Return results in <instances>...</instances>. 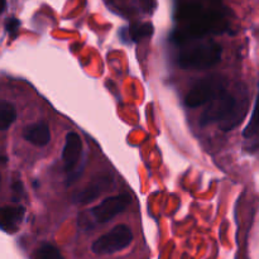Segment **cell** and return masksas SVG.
Segmentation results:
<instances>
[{
    "label": "cell",
    "mask_w": 259,
    "mask_h": 259,
    "mask_svg": "<svg viewBox=\"0 0 259 259\" xmlns=\"http://www.w3.org/2000/svg\"><path fill=\"white\" fill-rule=\"evenodd\" d=\"M200 116L201 125L218 123L224 132H230L242 123L248 110L247 96L234 95L225 86L211 100Z\"/></svg>",
    "instance_id": "1"
},
{
    "label": "cell",
    "mask_w": 259,
    "mask_h": 259,
    "mask_svg": "<svg viewBox=\"0 0 259 259\" xmlns=\"http://www.w3.org/2000/svg\"><path fill=\"white\" fill-rule=\"evenodd\" d=\"M222 46L218 43L206 42L186 43L180 52L179 65L189 70H206L219 63L222 58Z\"/></svg>",
    "instance_id": "2"
},
{
    "label": "cell",
    "mask_w": 259,
    "mask_h": 259,
    "mask_svg": "<svg viewBox=\"0 0 259 259\" xmlns=\"http://www.w3.org/2000/svg\"><path fill=\"white\" fill-rule=\"evenodd\" d=\"M133 240V233L126 225H118L113 228L110 232L101 235L100 238L93 243V250L95 254H113V253L120 252L131 245Z\"/></svg>",
    "instance_id": "3"
},
{
    "label": "cell",
    "mask_w": 259,
    "mask_h": 259,
    "mask_svg": "<svg viewBox=\"0 0 259 259\" xmlns=\"http://www.w3.org/2000/svg\"><path fill=\"white\" fill-rule=\"evenodd\" d=\"M227 86V80L222 76H209L195 83L186 95V105L190 108H199L209 103L220 90Z\"/></svg>",
    "instance_id": "4"
},
{
    "label": "cell",
    "mask_w": 259,
    "mask_h": 259,
    "mask_svg": "<svg viewBox=\"0 0 259 259\" xmlns=\"http://www.w3.org/2000/svg\"><path fill=\"white\" fill-rule=\"evenodd\" d=\"M129 202H131V197L125 194L108 197L96 205L94 209H91L90 215L96 223H106L124 211Z\"/></svg>",
    "instance_id": "5"
},
{
    "label": "cell",
    "mask_w": 259,
    "mask_h": 259,
    "mask_svg": "<svg viewBox=\"0 0 259 259\" xmlns=\"http://www.w3.org/2000/svg\"><path fill=\"white\" fill-rule=\"evenodd\" d=\"M114 180L109 172H103L99 174L98 176L94 177L90 181V184L86 187H83L80 192L73 196V201L78 205L90 204L94 200L98 199L100 195L106 192L113 187Z\"/></svg>",
    "instance_id": "6"
},
{
    "label": "cell",
    "mask_w": 259,
    "mask_h": 259,
    "mask_svg": "<svg viewBox=\"0 0 259 259\" xmlns=\"http://www.w3.org/2000/svg\"><path fill=\"white\" fill-rule=\"evenodd\" d=\"M82 154V141L77 133H68L66 136L65 146L62 151V161L65 164V171L71 172L80 162Z\"/></svg>",
    "instance_id": "7"
},
{
    "label": "cell",
    "mask_w": 259,
    "mask_h": 259,
    "mask_svg": "<svg viewBox=\"0 0 259 259\" xmlns=\"http://www.w3.org/2000/svg\"><path fill=\"white\" fill-rule=\"evenodd\" d=\"M24 219V207L3 206L0 207V229L8 233L17 232Z\"/></svg>",
    "instance_id": "8"
},
{
    "label": "cell",
    "mask_w": 259,
    "mask_h": 259,
    "mask_svg": "<svg viewBox=\"0 0 259 259\" xmlns=\"http://www.w3.org/2000/svg\"><path fill=\"white\" fill-rule=\"evenodd\" d=\"M23 137H24L25 141L32 143L33 146L45 147L51 141L50 126L45 121H38V123L30 124V125L24 128Z\"/></svg>",
    "instance_id": "9"
},
{
    "label": "cell",
    "mask_w": 259,
    "mask_h": 259,
    "mask_svg": "<svg viewBox=\"0 0 259 259\" xmlns=\"http://www.w3.org/2000/svg\"><path fill=\"white\" fill-rule=\"evenodd\" d=\"M17 113L12 104L0 101V131H5L14 123Z\"/></svg>",
    "instance_id": "10"
},
{
    "label": "cell",
    "mask_w": 259,
    "mask_h": 259,
    "mask_svg": "<svg viewBox=\"0 0 259 259\" xmlns=\"http://www.w3.org/2000/svg\"><path fill=\"white\" fill-rule=\"evenodd\" d=\"M152 33H153V25L151 23H139V24H132L129 27V35L134 42L151 37Z\"/></svg>",
    "instance_id": "11"
},
{
    "label": "cell",
    "mask_w": 259,
    "mask_h": 259,
    "mask_svg": "<svg viewBox=\"0 0 259 259\" xmlns=\"http://www.w3.org/2000/svg\"><path fill=\"white\" fill-rule=\"evenodd\" d=\"M34 259H65L61 254L60 250L51 244H43L38 248L33 255Z\"/></svg>",
    "instance_id": "12"
},
{
    "label": "cell",
    "mask_w": 259,
    "mask_h": 259,
    "mask_svg": "<svg viewBox=\"0 0 259 259\" xmlns=\"http://www.w3.org/2000/svg\"><path fill=\"white\" fill-rule=\"evenodd\" d=\"M255 109H257V104L254 105V110L252 113V119H250V123L249 125L245 128L244 131V137L245 138H252V137L257 136V121H255Z\"/></svg>",
    "instance_id": "13"
},
{
    "label": "cell",
    "mask_w": 259,
    "mask_h": 259,
    "mask_svg": "<svg viewBox=\"0 0 259 259\" xmlns=\"http://www.w3.org/2000/svg\"><path fill=\"white\" fill-rule=\"evenodd\" d=\"M19 25L20 22L17 18H9V19H7V22H5V29H7V32L9 33L10 35L14 37V35L17 34L18 29H19Z\"/></svg>",
    "instance_id": "14"
},
{
    "label": "cell",
    "mask_w": 259,
    "mask_h": 259,
    "mask_svg": "<svg viewBox=\"0 0 259 259\" xmlns=\"http://www.w3.org/2000/svg\"><path fill=\"white\" fill-rule=\"evenodd\" d=\"M13 192H14V194H17V200L19 199L20 195L23 194V187H22V184H20V181L14 182V186H13Z\"/></svg>",
    "instance_id": "15"
},
{
    "label": "cell",
    "mask_w": 259,
    "mask_h": 259,
    "mask_svg": "<svg viewBox=\"0 0 259 259\" xmlns=\"http://www.w3.org/2000/svg\"><path fill=\"white\" fill-rule=\"evenodd\" d=\"M5 7H7V0H0V14L4 12Z\"/></svg>",
    "instance_id": "16"
}]
</instances>
